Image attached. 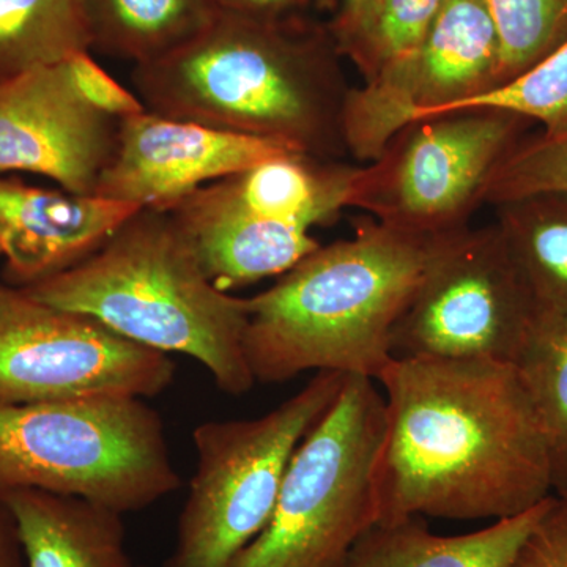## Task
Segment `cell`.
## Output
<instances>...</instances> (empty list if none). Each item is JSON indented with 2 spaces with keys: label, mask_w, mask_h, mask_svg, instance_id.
Instances as JSON below:
<instances>
[{
  "label": "cell",
  "mask_w": 567,
  "mask_h": 567,
  "mask_svg": "<svg viewBox=\"0 0 567 567\" xmlns=\"http://www.w3.org/2000/svg\"><path fill=\"white\" fill-rule=\"evenodd\" d=\"M377 380V524L499 520L551 496L555 446L516 364L393 358Z\"/></svg>",
  "instance_id": "obj_1"
},
{
  "label": "cell",
  "mask_w": 567,
  "mask_h": 567,
  "mask_svg": "<svg viewBox=\"0 0 567 567\" xmlns=\"http://www.w3.org/2000/svg\"><path fill=\"white\" fill-rule=\"evenodd\" d=\"M145 110L319 156L347 155L350 85L331 33L292 18L249 20L218 13L196 39L134 65Z\"/></svg>",
  "instance_id": "obj_2"
},
{
  "label": "cell",
  "mask_w": 567,
  "mask_h": 567,
  "mask_svg": "<svg viewBox=\"0 0 567 567\" xmlns=\"http://www.w3.org/2000/svg\"><path fill=\"white\" fill-rule=\"evenodd\" d=\"M432 240L364 219L352 237L320 245L265 292L246 298L245 353L256 382L305 372L377 380L423 275Z\"/></svg>",
  "instance_id": "obj_3"
},
{
  "label": "cell",
  "mask_w": 567,
  "mask_h": 567,
  "mask_svg": "<svg viewBox=\"0 0 567 567\" xmlns=\"http://www.w3.org/2000/svg\"><path fill=\"white\" fill-rule=\"evenodd\" d=\"M22 290L136 344L194 358L223 393L256 385L245 353L246 298L208 279L167 212L141 208L87 259Z\"/></svg>",
  "instance_id": "obj_4"
},
{
  "label": "cell",
  "mask_w": 567,
  "mask_h": 567,
  "mask_svg": "<svg viewBox=\"0 0 567 567\" xmlns=\"http://www.w3.org/2000/svg\"><path fill=\"white\" fill-rule=\"evenodd\" d=\"M181 486L162 416L145 399L0 406V491L76 496L123 516Z\"/></svg>",
  "instance_id": "obj_5"
},
{
  "label": "cell",
  "mask_w": 567,
  "mask_h": 567,
  "mask_svg": "<svg viewBox=\"0 0 567 567\" xmlns=\"http://www.w3.org/2000/svg\"><path fill=\"white\" fill-rule=\"evenodd\" d=\"M358 166L287 152L208 183L169 210L219 290L281 276L319 248L311 230L349 208Z\"/></svg>",
  "instance_id": "obj_6"
},
{
  "label": "cell",
  "mask_w": 567,
  "mask_h": 567,
  "mask_svg": "<svg viewBox=\"0 0 567 567\" xmlns=\"http://www.w3.org/2000/svg\"><path fill=\"white\" fill-rule=\"evenodd\" d=\"M385 399L369 377L341 393L295 451L267 527L230 567H339L377 524Z\"/></svg>",
  "instance_id": "obj_7"
},
{
  "label": "cell",
  "mask_w": 567,
  "mask_h": 567,
  "mask_svg": "<svg viewBox=\"0 0 567 567\" xmlns=\"http://www.w3.org/2000/svg\"><path fill=\"white\" fill-rule=\"evenodd\" d=\"M344 380L339 372H317L267 415L197 425L196 472L166 567L234 565L270 522L295 451Z\"/></svg>",
  "instance_id": "obj_8"
},
{
  "label": "cell",
  "mask_w": 567,
  "mask_h": 567,
  "mask_svg": "<svg viewBox=\"0 0 567 567\" xmlns=\"http://www.w3.org/2000/svg\"><path fill=\"white\" fill-rule=\"evenodd\" d=\"M532 123L495 107L416 118L374 162L358 166L349 208L429 240L466 229L496 167Z\"/></svg>",
  "instance_id": "obj_9"
},
{
  "label": "cell",
  "mask_w": 567,
  "mask_h": 567,
  "mask_svg": "<svg viewBox=\"0 0 567 567\" xmlns=\"http://www.w3.org/2000/svg\"><path fill=\"white\" fill-rule=\"evenodd\" d=\"M535 322V306L496 224L466 227L432 240L391 352L514 364Z\"/></svg>",
  "instance_id": "obj_10"
},
{
  "label": "cell",
  "mask_w": 567,
  "mask_h": 567,
  "mask_svg": "<svg viewBox=\"0 0 567 567\" xmlns=\"http://www.w3.org/2000/svg\"><path fill=\"white\" fill-rule=\"evenodd\" d=\"M174 361L78 312L0 286V406L96 395L148 399L173 383Z\"/></svg>",
  "instance_id": "obj_11"
},
{
  "label": "cell",
  "mask_w": 567,
  "mask_h": 567,
  "mask_svg": "<svg viewBox=\"0 0 567 567\" xmlns=\"http://www.w3.org/2000/svg\"><path fill=\"white\" fill-rule=\"evenodd\" d=\"M499 66L502 44L484 0H443L412 50L350 87L342 121L347 153L374 162L410 122L458 111L498 89Z\"/></svg>",
  "instance_id": "obj_12"
},
{
  "label": "cell",
  "mask_w": 567,
  "mask_h": 567,
  "mask_svg": "<svg viewBox=\"0 0 567 567\" xmlns=\"http://www.w3.org/2000/svg\"><path fill=\"white\" fill-rule=\"evenodd\" d=\"M287 152L300 151L145 111L118 121L95 196L169 212L208 183Z\"/></svg>",
  "instance_id": "obj_13"
},
{
  "label": "cell",
  "mask_w": 567,
  "mask_h": 567,
  "mask_svg": "<svg viewBox=\"0 0 567 567\" xmlns=\"http://www.w3.org/2000/svg\"><path fill=\"white\" fill-rule=\"evenodd\" d=\"M117 130V118L82 99L63 62L0 84V174L43 175L93 196Z\"/></svg>",
  "instance_id": "obj_14"
},
{
  "label": "cell",
  "mask_w": 567,
  "mask_h": 567,
  "mask_svg": "<svg viewBox=\"0 0 567 567\" xmlns=\"http://www.w3.org/2000/svg\"><path fill=\"white\" fill-rule=\"evenodd\" d=\"M141 207L0 174V252L11 287H31L92 256Z\"/></svg>",
  "instance_id": "obj_15"
},
{
  "label": "cell",
  "mask_w": 567,
  "mask_h": 567,
  "mask_svg": "<svg viewBox=\"0 0 567 567\" xmlns=\"http://www.w3.org/2000/svg\"><path fill=\"white\" fill-rule=\"evenodd\" d=\"M28 567H132L122 514L39 488L0 491Z\"/></svg>",
  "instance_id": "obj_16"
},
{
  "label": "cell",
  "mask_w": 567,
  "mask_h": 567,
  "mask_svg": "<svg viewBox=\"0 0 567 567\" xmlns=\"http://www.w3.org/2000/svg\"><path fill=\"white\" fill-rule=\"evenodd\" d=\"M551 498L466 535H434L420 516L375 524L339 567H509Z\"/></svg>",
  "instance_id": "obj_17"
},
{
  "label": "cell",
  "mask_w": 567,
  "mask_h": 567,
  "mask_svg": "<svg viewBox=\"0 0 567 567\" xmlns=\"http://www.w3.org/2000/svg\"><path fill=\"white\" fill-rule=\"evenodd\" d=\"M496 227L539 320L567 319V193L495 205Z\"/></svg>",
  "instance_id": "obj_18"
},
{
  "label": "cell",
  "mask_w": 567,
  "mask_h": 567,
  "mask_svg": "<svg viewBox=\"0 0 567 567\" xmlns=\"http://www.w3.org/2000/svg\"><path fill=\"white\" fill-rule=\"evenodd\" d=\"M92 50L134 65L155 62L215 20L210 0H81Z\"/></svg>",
  "instance_id": "obj_19"
},
{
  "label": "cell",
  "mask_w": 567,
  "mask_h": 567,
  "mask_svg": "<svg viewBox=\"0 0 567 567\" xmlns=\"http://www.w3.org/2000/svg\"><path fill=\"white\" fill-rule=\"evenodd\" d=\"M91 50L81 0H0V84Z\"/></svg>",
  "instance_id": "obj_20"
},
{
  "label": "cell",
  "mask_w": 567,
  "mask_h": 567,
  "mask_svg": "<svg viewBox=\"0 0 567 567\" xmlns=\"http://www.w3.org/2000/svg\"><path fill=\"white\" fill-rule=\"evenodd\" d=\"M443 0H371L360 20L333 37L339 54L357 65L364 81L421 40Z\"/></svg>",
  "instance_id": "obj_21"
},
{
  "label": "cell",
  "mask_w": 567,
  "mask_h": 567,
  "mask_svg": "<svg viewBox=\"0 0 567 567\" xmlns=\"http://www.w3.org/2000/svg\"><path fill=\"white\" fill-rule=\"evenodd\" d=\"M502 44L499 87L567 39V0H484Z\"/></svg>",
  "instance_id": "obj_22"
},
{
  "label": "cell",
  "mask_w": 567,
  "mask_h": 567,
  "mask_svg": "<svg viewBox=\"0 0 567 567\" xmlns=\"http://www.w3.org/2000/svg\"><path fill=\"white\" fill-rule=\"evenodd\" d=\"M514 364L546 423L555 456L567 453V319L535 322Z\"/></svg>",
  "instance_id": "obj_23"
},
{
  "label": "cell",
  "mask_w": 567,
  "mask_h": 567,
  "mask_svg": "<svg viewBox=\"0 0 567 567\" xmlns=\"http://www.w3.org/2000/svg\"><path fill=\"white\" fill-rule=\"evenodd\" d=\"M495 107L540 123L543 134L567 132V39L532 69L461 110ZM458 110V111H461Z\"/></svg>",
  "instance_id": "obj_24"
},
{
  "label": "cell",
  "mask_w": 567,
  "mask_h": 567,
  "mask_svg": "<svg viewBox=\"0 0 567 567\" xmlns=\"http://www.w3.org/2000/svg\"><path fill=\"white\" fill-rule=\"evenodd\" d=\"M543 193H567V132L522 137L492 175L484 205Z\"/></svg>",
  "instance_id": "obj_25"
},
{
  "label": "cell",
  "mask_w": 567,
  "mask_h": 567,
  "mask_svg": "<svg viewBox=\"0 0 567 567\" xmlns=\"http://www.w3.org/2000/svg\"><path fill=\"white\" fill-rule=\"evenodd\" d=\"M63 63L82 99L103 114L122 121L147 111L136 92L128 91L125 85L115 81L92 58L91 51L78 52Z\"/></svg>",
  "instance_id": "obj_26"
},
{
  "label": "cell",
  "mask_w": 567,
  "mask_h": 567,
  "mask_svg": "<svg viewBox=\"0 0 567 567\" xmlns=\"http://www.w3.org/2000/svg\"><path fill=\"white\" fill-rule=\"evenodd\" d=\"M509 567H567V495L551 498Z\"/></svg>",
  "instance_id": "obj_27"
},
{
  "label": "cell",
  "mask_w": 567,
  "mask_h": 567,
  "mask_svg": "<svg viewBox=\"0 0 567 567\" xmlns=\"http://www.w3.org/2000/svg\"><path fill=\"white\" fill-rule=\"evenodd\" d=\"M218 13L249 18V20L278 21L308 3V0H210Z\"/></svg>",
  "instance_id": "obj_28"
},
{
  "label": "cell",
  "mask_w": 567,
  "mask_h": 567,
  "mask_svg": "<svg viewBox=\"0 0 567 567\" xmlns=\"http://www.w3.org/2000/svg\"><path fill=\"white\" fill-rule=\"evenodd\" d=\"M0 567H25L17 522L0 498Z\"/></svg>",
  "instance_id": "obj_29"
},
{
  "label": "cell",
  "mask_w": 567,
  "mask_h": 567,
  "mask_svg": "<svg viewBox=\"0 0 567 567\" xmlns=\"http://www.w3.org/2000/svg\"><path fill=\"white\" fill-rule=\"evenodd\" d=\"M369 3H371V0H342L338 18L331 25V37L341 35V33L349 31L354 22L360 20Z\"/></svg>",
  "instance_id": "obj_30"
},
{
  "label": "cell",
  "mask_w": 567,
  "mask_h": 567,
  "mask_svg": "<svg viewBox=\"0 0 567 567\" xmlns=\"http://www.w3.org/2000/svg\"><path fill=\"white\" fill-rule=\"evenodd\" d=\"M555 462V487L559 495H567V453L557 454Z\"/></svg>",
  "instance_id": "obj_31"
},
{
  "label": "cell",
  "mask_w": 567,
  "mask_h": 567,
  "mask_svg": "<svg viewBox=\"0 0 567 567\" xmlns=\"http://www.w3.org/2000/svg\"><path fill=\"white\" fill-rule=\"evenodd\" d=\"M132 567H145V566H132Z\"/></svg>",
  "instance_id": "obj_32"
},
{
  "label": "cell",
  "mask_w": 567,
  "mask_h": 567,
  "mask_svg": "<svg viewBox=\"0 0 567 567\" xmlns=\"http://www.w3.org/2000/svg\"><path fill=\"white\" fill-rule=\"evenodd\" d=\"M0 257H2V252H0Z\"/></svg>",
  "instance_id": "obj_33"
}]
</instances>
